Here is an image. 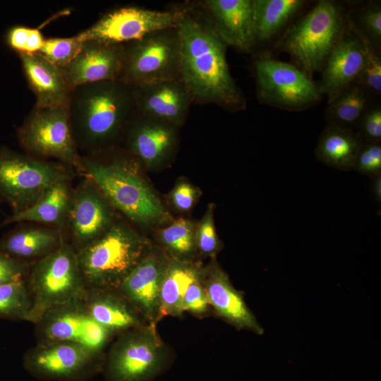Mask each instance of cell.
<instances>
[{"label":"cell","instance_id":"277c9868","mask_svg":"<svg viewBox=\"0 0 381 381\" xmlns=\"http://www.w3.org/2000/svg\"><path fill=\"white\" fill-rule=\"evenodd\" d=\"M346 11L339 2L318 1L289 26L282 37L281 50L288 53L294 65L311 78L320 71L349 30Z\"/></svg>","mask_w":381,"mask_h":381},{"label":"cell","instance_id":"44dd1931","mask_svg":"<svg viewBox=\"0 0 381 381\" xmlns=\"http://www.w3.org/2000/svg\"><path fill=\"white\" fill-rule=\"evenodd\" d=\"M28 84L39 107H68L72 88L62 69L39 54L19 53Z\"/></svg>","mask_w":381,"mask_h":381},{"label":"cell","instance_id":"836d02e7","mask_svg":"<svg viewBox=\"0 0 381 381\" xmlns=\"http://www.w3.org/2000/svg\"><path fill=\"white\" fill-rule=\"evenodd\" d=\"M161 238L165 246L178 255L192 253L195 246L193 227L184 219H179L161 231Z\"/></svg>","mask_w":381,"mask_h":381},{"label":"cell","instance_id":"ab89813d","mask_svg":"<svg viewBox=\"0 0 381 381\" xmlns=\"http://www.w3.org/2000/svg\"><path fill=\"white\" fill-rule=\"evenodd\" d=\"M210 303L201 282L200 275L188 286L183 298V310L196 315L207 312Z\"/></svg>","mask_w":381,"mask_h":381},{"label":"cell","instance_id":"8d00e7d4","mask_svg":"<svg viewBox=\"0 0 381 381\" xmlns=\"http://www.w3.org/2000/svg\"><path fill=\"white\" fill-rule=\"evenodd\" d=\"M356 132L363 142L381 143V107L373 104L362 116Z\"/></svg>","mask_w":381,"mask_h":381},{"label":"cell","instance_id":"30bf717a","mask_svg":"<svg viewBox=\"0 0 381 381\" xmlns=\"http://www.w3.org/2000/svg\"><path fill=\"white\" fill-rule=\"evenodd\" d=\"M118 80L130 87L180 78L181 45L176 28L159 30L124 44Z\"/></svg>","mask_w":381,"mask_h":381},{"label":"cell","instance_id":"8992f818","mask_svg":"<svg viewBox=\"0 0 381 381\" xmlns=\"http://www.w3.org/2000/svg\"><path fill=\"white\" fill-rule=\"evenodd\" d=\"M82 162L85 176L129 219L145 223L164 217L163 205L130 164H103L88 157H82Z\"/></svg>","mask_w":381,"mask_h":381},{"label":"cell","instance_id":"603a6c76","mask_svg":"<svg viewBox=\"0 0 381 381\" xmlns=\"http://www.w3.org/2000/svg\"><path fill=\"white\" fill-rule=\"evenodd\" d=\"M82 301L89 315L112 334L143 327L138 313L117 291L87 289Z\"/></svg>","mask_w":381,"mask_h":381},{"label":"cell","instance_id":"5bb4252c","mask_svg":"<svg viewBox=\"0 0 381 381\" xmlns=\"http://www.w3.org/2000/svg\"><path fill=\"white\" fill-rule=\"evenodd\" d=\"M107 200L87 176L72 190L66 225L76 251L104 234L114 224Z\"/></svg>","mask_w":381,"mask_h":381},{"label":"cell","instance_id":"ffe728a7","mask_svg":"<svg viewBox=\"0 0 381 381\" xmlns=\"http://www.w3.org/2000/svg\"><path fill=\"white\" fill-rule=\"evenodd\" d=\"M215 30L227 46L250 52L255 45L253 0H207Z\"/></svg>","mask_w":381,"mask_h":381},{"label":"cell","instance_id":"6da1fadb","mask_svg":"<svg viewBox=\"0 0 381 381\" xmlns=\"http://www.w3.org/2000/svg\"><path fill=\"white\" fill-rule=\"evenodd\" d=\"M176 30L181 45L180 78L193 102L214 104L230 111L246 108L226 57L227 45L210 20L183 11Z\"/></svg>","mask_w":381,"mask_h":381},{"label":"cell","instance_id":"9c48e42d","mask_svg":"<svg viewBox=\"0 0 381 381\" xmlns=\"http://www.w3.org/2000/svg\"><path fill=\"white\" fill-rule=\"evenodd\" d=\"M257 96L262 103L286 111H302L318 104L322 93L318 84L294 64L267 54L254 62Z\"/></svg>","mask_w":381,"mask_h":381},{"label":"cell","instance_id":"d4e9b609","mask_svg":"<svg viewBox=\"0 0 381 381\" xmlns=\"http://www.w3.org/2000/svg\"><path fill=\"white\" fill-rule=\"evenodd\" d=\"M69 181L70 179H64L54 183L30 207L12 213L2 225L30 222L61 229L66 224L71 201Z\"/></svg>","mask_w":381,"mask_h":381},{"label":"cell","instance_id":"7c38bea8","mask_svg":"<svg viewBox=\"0 0 381 381\" xmlns=\"http://www.w3.org/2000/svg\"><path fill=\"white\" fill-rule=\"evenodd\" d=\"M103 353L73 341L37 343L23 357L25 370L49 381H85L103 370Z\"/></svg>","mask_w":381,"mask_h":381},{"label":"cell","instance_id":"60d3db41","mask_svg":"<svg viewBox=\"0 0 381 381\" xmlns=\"http://www.w3.org/2000/svg\"><path fill=\"white\" fill-rule=\"evenodd\" d=\"M195 198V189L186 183L178 184L172 194V199L175 206L183 211L188 210L192 207Z\"/></svg>","mask_w":381,"mask_h":381},{"label":"cell","instance_id":"9a60e30c","mask_svg":"<svg viewBox=\"0 0 381 381\" xmlns=\"http://www.w3.org/2000/svg\"><path fill=\"white\" fill-rule=\"evenodd\" d=\"M134 106L145 117L181 124L189 110L192 97L180 78L131 87Z\"/></svg>","mask_w":381,"mask_h":381},{"label":"cell","instance_id":"5b68a950","mask_svg":"<svg viewBox=\"0 0 381 381\" xmlns=\"http://www.w3.org/2000/svg\"><path fill=\"white\" fill-rule=\"evenodd\" d=\"M25 282L32 301L28 322L33 324L53 307L83 300L87 291L77 252L66 241L32 263Z\"/></svg>","mask_w":381,"mask_h":381},{"label":"cell","instance_id":"f546056e","mask_svg":"<svg viewBox=\"0 0 381 381\" xmlns=\"http://www.w3.org/2000/svg\"><path fill=\"white\" fill-rule=\"evenodd\" d=\"M200 275L196 268L184 262L174 260L167 265L161 288L158 319L164 315H182L185 292Z\"/></svg>","mask_w":381,"mask_h":381},{"label":"cell","instance_id":"e0dca14e","mask_svg":"<svg viewBox=\"0 0 381 381\" xmlns=\"http://www.w3.org/2000/svg\"><path fill=\"white\" fill-rule=\"evenodd\" d=\"M368 47L349 28L325 61L318 84L327 102L355 83L364 64Z\"/></svg>","mask_w":381,"mask_h":381},{"label":"cell","instance_id":"1f68e13d","mask_svg":"<svg viewBox=\"0 0 381 381\" xmlns=\"http://www.w3.org/2000/svg\"><path fill=\"white\" fill-rule=\"evenodd\" d=\"M31 307L25 280L0 286V318L28 321Z\"/></svg>","mask_w":381,"mask_h":381},{"label":"cell","instance_id":"d590c367","mask_svg":"<svg viewBox=\"0 0 381 381\" xmlns=\"http://www.w3.org/2000/svg\"><path fill=\"white\" fill-rule=\"evenodd\" d=\"M353 169L371 179L381 174V143L363 142Z\"/></svg>","mask_w":381,"mask_h":381},{"label":"cell","instance_id":"d6986e66","mask_svg":"<svg viewBox=\"0 0 381 381\" xmlns=\"http://www.w3.org/2000/svg\"><path fill=\"white\" fill-rule=\"evenodd\" d=\"M201 278L210 305L217 315L237 329H245L256 334L263 329L246 306L241 292L231 284L227 274L217 264H212Z\"/></svg>","mask_w":381,"mask_h":381},{"label":"cell","instance_id":"b9f144b4","mask_svg":"<svg viewBox=\"0 0 381 381\" xmlns=\"http://www.w3.org/2000/svg\"><path fill=\"white\" fill-rule=\"evenodd\" d=\"M30 28L17 25L11 28L6 35V42L13 49L23 53L29 33Z\"/></svg>","mask_w":381,"mask_h":381},{"label":"cell","instance_id":"4fadbf2b","mask_svg":"<svg viewBox=\"0 0 381 381\" xmlns=\"http://www.w3.org/2000/svg\"><path fill=\"white\" fill-rule=\"evenodd\" d=\"M183 11H156L126 6L109 11L77 35L83 41L124 44L152 32L176 28Z\"/></svg>","mask_w":381,"mask_h":381},{"label":"cell","instance_id":"7bdbcfd3","mask_svg":"<svg viewBox=\"0 0 381 381\" xmlns=\"http://www.w3.org/2000/svg\"><path fill=\"white\" fill-rule=\"evenodd\" d=\"M45 39L37 28H30L25 51L26 54H37L44 45Z\"/></svg>","mask_w":381,"mask_h":381},{"label":"cell","instance_id":"7a4b0ae2","mask_svg":"<svg viewBox=\"0 0 381 381\" xmlns=\"http://www.w3.org/2000/svg\"><path fill=\"white\" fill-rule=\"evenodd\" d=\"M134 107L131 87L119 80L72 89L68 113L78 148L96 151L119 132Z\"/></svg>","mask_w":381,"mask_h":381},{"label":"cell","instance_id":"ba28073f","mask_svg":"<svg viewBox=\"0 0 381 381\" xmlns=\"http://www.w3.org/2000/svg\"><path fill=\"white\" fill-rule=\"evenodd\" d=\"M16 135L19 145L28 155L42 159H56L82 176H85L68 107L35 105L18 128Z\"/></svg>","mask_w":381,"mask_h":381},{"label":"cell","instance_id":"cb8c5ba5","mask_svg":"<svg viewBox=\"0 0 381 381\" xmlns=\"http://www.w3.org/2000/svg\"><path fill=\"white\" fill-rule=\"evenodd\" d=\"M64 242L60 229L21 227L0 238V252L32 265L56 250Z\"/></svg>","mask_w":381,"mask_h":381},{"label":"cell","instance_id":"4316f807","mask_svg":"<svg viewBox=\"0 0 381 381\" xmlns=\"http://www.w3.org/2000/svg\"><path fill=\"white\" fill-rule=\"evenodd\" d=\"M146 118V121L133 127L128 144L133 152L145 164L152 165L161 161L171 150L174 142V126Z\"/></svg>","mask_w":381,"mask_h":381},{"label":"cell","instance_id":"ac0fdd59","mask_svg":"<svg viewBox=\"0 0 381 381\" xmlns=\"http://www.w3.org/2000/svg\"><path fill=\"white\" fill-rule=\"evenodd\" d=\"M166 267L162 259L148 253L117 290L138 314L150 321L151 324L158 318Z\"/></svg>","mask_w":381,"mask_h":381},{"label":"cell","instance_id":"83f0119b","mask_svg":"<svg viewBox=\"0 0 381 381\" xmlns=\"http://www.w3.org/2000/svg\"><path fill=\"white\" fill-rule=\"evenodd\" d=\"M306 4L304 0H253L255 44L272 40Z\"/></svg>","mask_w":381,"mask_h":381},{"label":"cell","instance_id":"2e32d148","mask_svg":"<svg viewBox=\"0 0 381 381\" xmlns=\"http://www.w3.org/2000/svg\"><path fill=\"white\" fill-rule=\"evenodd\" d=\"M124 44L83 42L74 60L61 68L70 87L118 80L123 69Z\"/></svg>","mask_w":381,"mask_h":381},{"label":"cell","instance_id":"d6a6232c","mask_svg":"<svg viewBox=\"0 0 381 381\" xmlns=\"http://www.w3.org/2000/svg\"><path fill=\"white\" fill-rule=\"evenodd\" d=\"M83 42L78 35L45 39L39 54L51 64L63 68L71 63L82 49Z\"/></svg>","mask_w":381,"mask_h":381},{"label":"cell","instance_id":"3957f363","mask_svg":"<svg viewBox=\"0 0 381 381\" xmlns=\"http://www.w3.org/2000/svg\"><path fill=\"white\" fill-rule=\"evenodd\" d=\"M148 243L130 228L114 224L101 236L76 251L87 289L117 291L148 254Z\"/></svg>","mask_w":381,"mask_h":381},{"label":"cell","instance_id":"f1b7e54d","mask_svg":"<svg viewBox=\"0 0 381 381\" xmlns=\"http://www.w3.org/2000/svg\"><path fill=\"white\" fill-rule=\"evenodd\" d=\"M373 97L363 87L351 84L327 102V123L356 131L362 116L373 105Z\"/></svg>","mask_w":381,"mask_h":381},{"label":"cell","instance_id":"f35d334b","mask_svg":"<svg viewBox=\"0 0 381 381\" xmlns=\"http://www.w3.org/2000/svg\"><path fill=\"white\" fill-rule=\"evenodd\" d=\"M31 265L0 252V286L26 280Z\"/></svg>","mask_w":381,"mask_h":381},{"label":"cell","instance_id":"74e56055","mask_svg":"<svg viewBox=\"0 0 381 381\" xmlns=\"http://www.w3.org/2000/svg\"><path fill=\"white\" fill-rule=\"evenodd\" d=\"M212 205L209 206L203 217L197 233L198 248L205 254L213 255L219 248V241L217 236Z\"/></svg>","mask_w":381,"mask_h":381},{"label":"cell","instance_id":"484cf974","mask_svg":"<svg viewBox=\"0 0 381 381\" xmlns=\"http://www.w3.org/2000/svg\"><path fill=\"white\" fill-rule=\"evenodd\" d=\"M362 143L355 131L327 123L316 144L315 157L329 167L350 171Z\"/></svg>","mask_w":381,"mask_h":381},{"label":"cell","instance_id":"ee69618b","mask_svg":"<svg viewBox=\"0 0 381 381\" xmlns=\"http://www.w3.org/2000/svg\"><path fill=\"white\" fill-rule=\"evenodd\" d=\"M373 183V192L374 197L377 202H381V174L372 179Z\"/></svg>","mask_w":381,"mask_h":381},{"label":"cell","instance_id":"4dcf8cb0","mask_svg":"<svg viewBox=\"0 0 381 381\" xmlns=\"http://www.w3.org/2000/svg\"><path fill=\"white\" fill-rule=\"evenodd\" d=\"M349 28L358 35L370 47L380 50V1H370L357 9L348 10Z\"/></svg>","mask_w":381,"mask_h":381},{"label":"cell","instance_id":"52a82bcc","mask_svg":"<svg viewBox=\"0 0 381 381\" xmlns=\"http://www.w3.org/2000/svg\"><path fill=\"white\" fill-rule=\"evenodd\" d=\"M71 168L0 146V200L18 213L30 207L54 183L71 179Z\"/></svg>","mask_w":381,"mask_h":381},{"label":"cell","instance_id":"e575fe53","mask_svg":"<svg viewBox=\"0 0 381 381\" xmlns=\"http://www.w3.org/2000/svg\"><path fill=\"white\" fill-rule=\"evenodd\" d=\"M368 47L364 64L355 83L363 87L373 95L381 94L380 50Z\"/></svg>","mask_w":381,"mask_h":381},{"label":"cell","instance_id":"8fae6325","mask_svg":"<svg viewBox=\"0 0 381 381\" xmlns=\"http://www.w3.org/2000/svg\"><path fill=\"white\" fill-rule=\"evenodd\" d=\"M166 360L153 325L123 332L109 349L103 366L106 381H148Z\"/></svg>","mask_w":381,"mask_h":381},{"label":"cell","instance_id":"7402d4cb","mask_svg":"<svg viewBox=\"0 0 381 381\" xmlns=\"http://www.w3.org/2000/svg\"><path fill=\"white\" fill-rule=\"evenodd\" d=\"M92 320L82 300L53 307L34 324L37 343L73 341L84 346Z\"/></svg>","mask_w":381,"mask_h":381}]
</instances>
